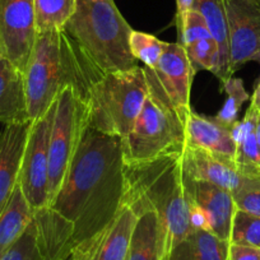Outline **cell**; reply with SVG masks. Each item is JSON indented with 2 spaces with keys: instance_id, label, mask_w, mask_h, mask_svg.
<instances>
[{
  "instance_id": "4fadbf2b",
  "label": "cell",
  "mask_w": 260,
  "mask_h": 260,
  "mask_svg": "<svg viewBox=\"0 0 260 260\" xmlns=\"http://www.w3.org/2000/svg\"><path fill=\"white\" fill-rule=\"evenodd\" d=\"M153 72L174 106L184 116H189L192 110L190 94L195 73L184 47L179 42H169Z\"/></svg>"
},
{
  "instance_id": "603a6c76",
  "label": "cell",
  "mask_w": 260,
  "mask_h": 260,
  "mask_svg": "<svg viewBox=\"0 0 260 260\" xmlns=\"http://www.w3.org/2000/svg\"><path fill=\"white\" fill-rule=\"evenodd\" d=\"M229 244L211 232L192 230L165 260H227Z\"/></svg>"
},
{
  "instance_id": "3957f363",
  "label": "cell",
  "mask_w": 260,
  "mask_h": 260,
  "mask_svg": "<svg viewBox=\"0 0 260 260\" xmlns=\"http://www.w3.org/2000/svg\"><path fill=\"white\" fill-rule=\"evenodd\" d=\"M102 76L64 29L39 32L24 72L31 121L44 116L68 87L86 100Z\"/></svg>"
},
{
  "instance_id": "f1b7e54d",
  "label": "cell",
  "mask_w": 260,
  "mask_h": 260,
  "mask_svg": "<svg viewBox=\"0 0 260 260\" xmlns=\"http://www.w3.org/2000/svg\"><path fill=\"white\" fill-rule=\"evenodd\" d=\"M0 260H46L37 246L36 230L34 221L29 224L21 239L3 255Z\"/></svg>"
},
{
  "instance_id": "ba28073f",
  "label": "cell",
  "mask_w": 260,
  "mask_h": 260,
  "mask_svg": "<svg viewBox=\"0 0 260 260\" xmlns=\"http://www.w3.org/2000/svg\"><path fill=\"white\" fill-rule=\"evenodd\" d=\"M56 104L31 122L19 169L18 184L34 212L49 206V146Z\"/></svg>"
},
{
  "instance_id": "d6a6232c",
  "label": "cell",
  "mask_w": 260,
  "mask_h": 260,
  "mask_svg": "<svg viewBox=\"0 0 260 260\" xmlns=\"http://www.w3.org/2000/svg\"><path fill=\"white\" fill-rule=\"evenodd\" d=\"M250 104H251L255 109H257L260 111V78H259V82L256 83V86H255L254 93H252V96L250 97Z\"/></svg>"
},
{
  "instance_id": "7a4b0ae2",
  "label": "cell",
  "mask_w": 260,
  "mask_h": 260,
  "mask_svg": "<svg viewBox=\"0 0 260 260\" xmlns=\"http://www.w3.org/2000/svg\"><path fill=\"white\" fill-rule=\"evenodd\" d=\"M125 204L137 214L154 212L164 237V256L192 231L182 179V153L124 164Z\"/></svg>"
},
{
  "instance_id": "4dcf8cb0",
  "label": "cell",
  "mask_w": 260,
  "mask_h": 260,
  "mask_svg": "<svg viewBox=\"0 0 260 260\" xmlns=\"http://www.w3.org/2000/svg\"><path fill=\"white\" fill-rule=\"evenodd\" d=\"M189 219L192 230H203V231L209 232V222L207 214L195 204L189 203Z\"/></svg>"
},
{
  "instance_id": "e575fe53",
  "label": "cell",
  "mask_w": 260,
  "mask_h": 260,
  "mask_svg": "<svg viewBox=\"0 0 260 260\" xmlns=\"http://www.w3.org/2000/svg\"><path fill=\"white\" fill-rule=\"evenodd\" d=\"M68 260H74V259H73V257H69V259H68Z\"/></svg>"
},
{
  "instance_id": "836d02e7",
  "label": "cell",
  "mask_w": 260,
  "mask_h": 260,
  "mask_svg": "<svg viewBox=\"0 0 260 260\" xmlns=\"http://www.w3.org/2000/svg\"><path fill=\"white\" fill-rule=\"evenodd\" d=\"M255 137H256L257 144H259V147H260V117L257 119L256 126H255Z\"/></svg>"
},
{
  "instance_id": "44dd1931",
  "label": "cell",
  "mask_w": 260,
  "mask_h": 260,
  "mask_svg": "<svg viewBox=\"0 0 260 260\" xmlns=\"http://www.w3.org/2000/svg\"><path fill=\"white\" fill-rule=\"evenodd\" d=\"M32 221L34 209L17 184L8 204L0 213V259L21 239Z\"/></svg>"
},
{
  "instance_id": "9c48e42d",
  "label": "cell",
  "mask_w": 260,
  "mask_h": 260,
  "mask_svg": "<svg viewBox=\"0 0 260 260\" xmlns=\"http://www.w3.org/2000/svg\"><path fill=\"white\" fill-rule=\"evenodd\" d=\"M37 35L34 0H0V52L23 74Z\"/></svg>"
},
{
  "instance_id": "4316f807",
  "label": "cell",
  "mask_w": 260,
  "mask_h": 260,
  "mask_svg": "<svg viewBox=\"0 0 260 260\" xmlns=\"http://www.w3.org/2000/svg\"><path fill=\"white\" fill-rule=\"evenodd\" d=\"M230 242L260 249V217L236 209Z\"/></svg>"
},
{
  "instance_id": "d6986e66",
  "label": "cell",
  "mask_w": 260,
  "mask_h": 260,
  "mask_svg": "<svg viewBox=\"0 0 260 260\" xmlns=\"http://www.w3.org/2000/svg\"><path fill=\"white\" fill-rule=\"evenodd\" d=\"M29 121L24 74L0 52V124Z\"/></svg>"
},
{
  "instance_id": "9a60e30c",
  "label": "cell",
  "mask_w": 260,
  "mask_h": 260,
  "mask_svg": "<svg viewBox=\"0 0 260 260\" xmlns=\"http://www.w3.org/2000/svg\"><path fill=\"white\" fill-rule=\"evenodd\" d=\"M182 172L192 179L223 187L231 194L237 191L244 181L236 161L219 158L191 146H186L182 152Z\"/></svg>"
},
{
  "instance_id": "8992f818",
  "label": "cell",
  "mask_w": 260,
  "mask_h": 260,
  "mask_svg": "<svg viewBox=\"0 0 260 260\" xmlns=\"http://www.w3.org/2000/svg\"><path fill=\"white\" fill-rule=\"evenodd\" d=\"M148 96L143 65L102 76L89 88L88 127L124 139L133 129Z\"/></svg>"
},
{
  "instance_id": "5b68a950",
  "label": "cell",
  "mask_w": 260,
  "mask_h": 260,
  "mask_svg": "<svg viewBox=\"0 0 260 260\" xmlns=\"http://www.w3.org/2000/svg\"><path fill=\"white\" fill-rule=\"evenodd\" d=\"M143 68L148 96L132 132L121 139L124 164H138L169 153H182L187 144V117L174 106L153 69L144 65Z\"/></svg>"
},
{
  "instance_id": "277c9868",
  "label": "cell",
  "mask_w": 260,
  "mask_h": 260,
  "mask_svg": "<svg viewBox=\"0 0 260 260\" xmlns=\"http://www.w3.org/2000/svg\"><path fill=\"white\" fill-rule=\"evenodd\" d=\"M62 29L104 76L138 65L129 45L133 28L114 0H77L76 12Z\"/></svg>"
},
{
  "instance_id": "8fae6325",
  "label": "cell",
  "mask_w": 260,
  "mask_h": 260,
  "mask_svg": "<svg viewBox=\"0 0 260 260\" xmlns=\"http://www.w3.org/2000/svg\"><path fill=\"white\" fill-rule=\"evenodd\" d=\"M137 218L132 208L121 204L116 216L101 231L74 247L72 257L74 260H125Z\"/></svg>"
},
{
  "instance_id": "7c38bea8",
  "label": "cell",
  "mask_w": 260,
  "mask_h": 260,
  "mask_svg": "<svg viewBox=\"0 0 260 260\" xmlns=\"http://www.w3.org/2000/svg\"><path fill=\"white\" fill-rule=\"evenodd\" d=\"M185 194L189 203L198 206L208 217L209 232L230 242L236 204L229 190L211 182L192 179L182 172Z\"/></svg>"
},
{
  "instance_id": "cb8c5ba5",
  "label": "cell",
  "mask_w": 260,
  "mask_h": 260,
  "mask_svg": "<svg viewBox=\"0 0 260 260\" xmlns=\"http://www.w3.org/2000/svg\"><path fill=\"white\" fill-rule=\"evenodd\" d=\"M39 32L62 29L74 14L77 0H34Z\"/></svg>"
},
{
  "instance_id": "5bb4252c",
  "label": "cell",
  "mask_w": 260,
  "mask_h": 260,
  "mask_svg": "<svg viewBox=\"0 0 260 260\" xmlns=\"http://www.w3.org/2000/svg\"><path fill=\"white\" fill-rule=\"evenodd\" d=\"M175 24L179 35L177 42L184 47L194 73L207 71L216 76L219 65L218 45L203 17L191 9L176 19Z\"/></svg>"
},
{
  "instance_id": "52a82bcc",
  "label": "cell",
  "mask_w": 260,
  "mask_h": 260,
  "mask_svg": "<svg viewBox=\"0 0 260 260\" xmlns=\"http://www.w3.org/2000/svg\"><path fill=\"white\" fill-rule=\"evenodd\" d=\"M88 127L86 100L68 87L57 97L49 146V206L71 170Z\"/></svg>"
},
{
  "instance_id": "7402d4cb",
  "label": "cell",
  "mask_w": 260,
  "mask_h": 260,
  "mask_svg": "<svg viewBox=\"0 0 260 260\" xmlns=\"http://www.w3.org/2000/svg\"><path fill=\"white\" fill-rule=\"evenodd\" d=\"M164 237L154 212L139 214L125 260H162Z\"/></svg>"
},
{
  "instance_id": "484cf974",
  "label": "cell",
  "mask_w": 260,
  "mask_h": 260,
  "mask_svg": "<svg viewBox=\"0 0 260 260\" xmlns=\"http://www.w3.org/2000/svg\"><path fill=\"white\" fill-rule=\"evenodd\" d=\"M223 91L226 92L227 97L224 105L216 115L217 119L226 125H234L239 121V112L241 106L246 101H249L250 96L245 89L244 82L241 78L231 77L229 81L222 84Z\"/></svg>"
},
{
  "instance_id": "d4e9b609",
  "label": "cell",
  "mask_w": 260,
  "mask_h": 260,
  "mask_svg": "<svg viewBox=\"0 0 260 260\" xmlns=\"http://www.w3.org/2000/svg\"><path fill=\"white\" fill-rule=\"evenodd\" d=\"M169 42L161 41L153 35L133 29L130 35V51L138 61L143 62L147 68L154 69L164 55Z\"/></svg>"
},
{
  "instance_id": "30bf717a",
  "label": "cell",
  "mask_w": 260,
  "mask_h": 260,
  "mask_svg": "<svg viewBox=\"0 0 260 260\" xmlns=\"http://www.w3.org/2000/svg\"><path fill=\"white\" fill-rule=\"evenodd\" d=\"M229 24L232 74L260 62V0H223Z\"/></svg>"
},
{
  "instance_id": "ac0fdd59",
  "label": "cell",
  "mask_w": 260,
  "mask_h": 260,
  "mask_svg": "<svg viewBox=\"0 0 260 260\" xmlns=\"http://www.w3.org/2000/svg\"><path fill=\"white\" fill-rule=\"evenodd\" d=\"M31 122L6 125L0 132V213L18 184L19 169Z\"/></svg>"
},
{
  "instance_id": "ffe728a7",
  "label": "cell",
  "mask_w": 260,
  "mask_h": 260,
  "mask_svg": "<svg viewBox=\"0 0 260 260\" xmlns=\"http://www.w3.org/2000/svg\"><path fill=\"white\" fill-rule=\"evenodd\" d=\"M192 9L203 17L212 36L218 45L219 65L216 77L221 84H223L231 77H234L231 71L229 24H227L223 0H194Z\"/></svg>"
},
{
  "instance_id": "83f0119b",
  "label": "cell",
  "mask_w": 260,
  "mask_h": 260,
  "mask_svg": "<svg viewBox=\"0 0 260 260\" xmlns=\"http://www.w3.org/2000/svg\"><path fill=\"white\" fill-rule=\"evenodd\" d=\"M232 197L237 209L260 217V177L244 176L241 187Z\"/></svg>"
},
{
  "instance_id": "e0dca14e",
  "label": "cell",
  "mask_w": 260,
  "mask_h": 260,
  "mask_svg": "<svg viewBox=\"0 0 260 260\" xmlns=\"http://www.w3.org/2000/svg\"><path fill=\"white\" fill-rule=\"evenodd\" d=\"M37 246L46 260H68L73 252V226L51 207L34 212Z\"/></svg>"
},
{
  "instance_id": "6da1fadb",
  "label": "cell",
  "mask_w": 260,
  "mask_h": 260,
  "mask_svg": "<svg viewBox=\"0 0 260 260\" xmlns=\"http://www.w3.org/2000/svg\"><path fill=\"white\" fill-rule=\"evenodd\" d=\"M122 195L121 139L87 127L71 170L49 206L73 226V249L116 216Z\"/></svg>"
},
{
  "instance_id": "1f68e13d",
  "label": "cell",
  "mask_w": 260,
  "mask_h": 260,
  "mask_svg": "<svg viewBox=\"0 0 260 260\" xmlns=\"http://www.w3.org/2000/svg\"><path fill=\"white\" fill-rule=\"evenodd\" d=\"M194 7V0H176V17L175 21L181 18L185 13L190 12Z\"/></svg>"
},
{
  "instance_id": "f546056e",
  "label": "cell",
  "mask_w": 260,
  "mask_h": 260,
  "mask_svg": "<svg viewBox=\"0 0 260 260\" xmlns=\"http://www.w3.org/2000/svg\"><path fill=\"white\" fill-rule=\"evenodd\" d=\"M227 260H260V249L230 242Z\"/></svg>"
},
{
  "instance_id": "2e32d148",
  "label": "cell",
  "mask_w": 260,
  "mask_h": 260,
  "mask_svg": "<svg viewBox=\"0 0 260 260\" xmlns=\"http://www.w3.org/2000/svg\"><path fill=\"white\" fill-rule=\"evenodd\" d=\"M232 126L219 121L216 116H207L190 111L186 119V146L203 149L219 158L237 159V144L232 136Z\"/></svg>"
}]
</instances>
